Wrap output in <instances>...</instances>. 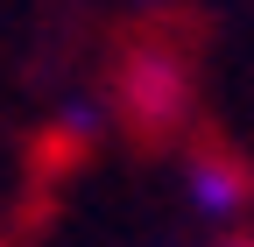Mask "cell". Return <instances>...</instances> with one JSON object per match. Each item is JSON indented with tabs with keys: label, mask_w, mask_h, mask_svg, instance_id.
<instances>
[{
	"label": "cell",
	"mask_w": 254,
	"mask_h": 247,
	"mask_svg": "<svg viewBox=\"0 0 254 247\" xmlns=\"http://www.w3.org/2000/svg\"><path fill=\"white\" fill-rule=\"evenodd\" d=\"M184 99H190V85H184V64L170 50H134L127 57V71H120V106L127 120H134L141 134H170L177 120H184Z\"/></svg>",
	"instance_id": "obj_1"
},
{
	"label": "cell",
	"mask_w": 254,
	"mask_h": 247,
	"mask_svg": "<svg viewBox=\"0 0 254 247\" xmlns=\"http://www.w3.org/2000/svg\"><path fill=\"white\" fill-rule=\"evenodd\" d=\"M184 184H190V205L212 212V219H233V212L247 205V191H254L233 156H198V163L184 170Z\"/></svg>",
	"instance_id": "obj_2"
}]
</instances>
